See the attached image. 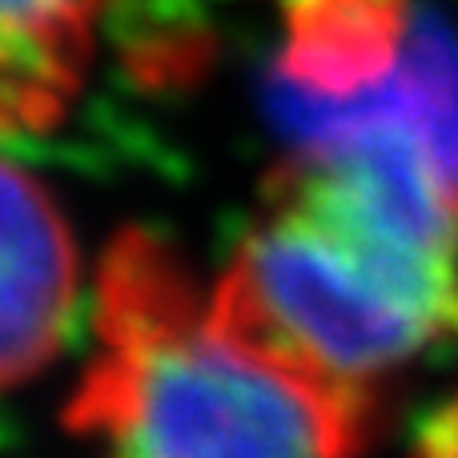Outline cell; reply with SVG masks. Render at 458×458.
Instances as JSON below:
<instances>
[{"label": "cell", "instance_id": "1", "mask_svg": "<svg viewBox=\"0 0 458 458\" xmlns=\"http://www.w3.org/2000/svg\"><path fill=\"white\" fill-rule=\"evenodd\" d=\"M97 458H350L362 427L222 322L157 245L105 269L101 354L72 406Z\"/></svg>", "mask_w": 458, "mask_h": 458}, {"label": "cell", "instance_id": "2", "mask_svg": "<svg viewBox=\"0 0 458 458\" xmlns=\"http://www.w3.org/2000/svg\"><path fill=\"white\" fill-rule=\"evenodd\" d=\"M77 258L48 190L8 157L4 165V378L21 382L56 354L69 322Z\"/></svg>", "mask_w": 458, "mask_h": 458}, {"label": "cell", "instance_id": "3", "mask_svg": "<svg viewBox=\"0 0 458 458\" xmlns=\"http://www.w3.org/2000/svg\"><path fill=\"white\" fill-rule=\"evenodd\" d=\"M113 0H0V81L8 129H48L93 56V37Z\"/></svg>", "mask_w": 458, "mask_h": 458}, {"label": "cell", "instance_id": "4", "mask_svg": "<svg viewBox=\"0 0 458 458\" xmlns=\"http://www.w3.org/2000/svg\"><path fill=\"white\" fill-rule=\"evenodd\" d=\"M419 458H458V394L427 422L419 438Z\"/></svg>", "mask_w": 458, "mask_h": 458}, {"label": "cell", "instance_id": "5", "mask_svg": "<svg viewBox=\"0 0 458 458\" xmlns=\"http://www.w3.org/2000/svg\"><path fill=\"white\" fill-rule=\"evenodd\" d=\"M282 4H290V0H282Z\"/></svg>", "mask_w": 458, "mask_h": 458}]
</instances>
